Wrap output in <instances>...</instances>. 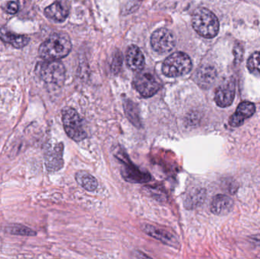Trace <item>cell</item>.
Here are the masks:
<instances>
[{"instance_id":"obj_1","label":"cell","mask_w":260,"mask_h":259,"mask_svg":"<svg viewBox=\"0 0 260 259\" xmlns=\"http://www.w3.org/2000/svg\"><path fill=\"white\" fill-rule=\"evenodd\" d=\"M72 50L70 36L64 33H54L41 44L39 56L44 60H59L66 57Z\"/></svg>"},{"instance_id":"obj_2","label":"cell","mask_w":260,"mask_h":259,"mask_svg":"<svg viewBox=\"0 0 260 259\" xmlns=\"http://www.w3.org/2000/svg\"><path fill=\"white\" fill-rule=\"evenodd\" d=\"M192 25L197 33L206 38H215L219 30L218 18L206 8H198L194 11Z\"/></svg>"},{"instance_id":"obj_3","label":"cell","mask_w":260,"mask_h":259,"mask_svg":"<svg viewBox=\"0 0 260 259\" xmlns=\"http://www.w3.org/2000/svg\"><path fill=\"white\" fill-rule=\"evenodd\" d=\"M192 68V61L189 56L183 52H176L163 62L162 72L167 77H180L188 74Z\"/></svg>"},{"instance_id":"obj_4","label":"cell","mask_w":260,"mask_h":259,"mask_svg":"<svg viewBox=\"0 0 260 259\" xmlns=\"http://www.w3.org/2000/svg\"><path fill=\"white\" fill-rule=\"evenodd\" d=\"M37 69L40 78L45 83L60 87L65 82V66L57 60H45V62L38 64Z\"/></svg>"},{"instance_id":"obj_5","label":"cell","mask_w":260,"mask_h":259,"mask_svg":"<svg viewBox=\"0 0 260 259\" xmlns=\"http://www.w3.org/2000/svg\"><path fill=\"white\" fill-rule=\"evenodd\" d=\"M62 120L66 133L73 141L79 142L87 138V133L84 129L82 119L76 109L70 107L62 109Z\"/></svg>"},{"instance_id":"obj_6","label":"cell","mask_w":260,"mask_h":259,"mask_svg":"<svg viewBox=\"0 0 260 259\" xmlns=\"http://www.w3.org/2000/svg\"><path fill=\"white\" fill-rule=\"evenodd\" d=\"M115 157L122 163L121 175L125 180L133 183H144L151 180V175L138 168L123 151L117 149Z\"/></svg>"},{"instance_id":"obj_7","label":"cell","mask_w":260,"mask_h":259,"mask_svg":"<svg viewBox=\"0 0 260 259\" xmlns=\"http://www.w3.org/2000/svg\"><path fill=\"white\" fill-rule=\"evenodd\" d=\"M133 85L143 97H152L161 88L160 79L155 74L149 71H139L135 76Z\"/></svg>"},{"instance_id":"obj_8","label":"cell","mask_w":260,"mask_h":259,"mask_svg":"<svg viewBox=\"0 0 260 259\" xmlns=\"http://www.w3.org/2000/svg\"><path fill=\"white\" fill-rule=\"evenodd\" d=\"M63 144L49 143L44 149V161L49 172H56L63 167Z\"/></svg>"},{"instance_id":"obj_9","label":"cell","mask_w":260,"mask_h":259,"mask_svg":"<svg viewBox=\"0 0 260 259\" xmlns=\"http://www.w3.org/2000/svg\"><path fill=\"white\" fill-rule=\"evenodd\" d=\"M175 44L174 33L167 28L158 29L151 36V47L158 53H169L174 48Z\"/></svg>"},{"instance_id":"obj_10","label":"cell","mask_w":260,"mask_h":259,"mask_svg":"<svg viewBox=\"0 0 260 259\" xmlns=\"http://www.w3.org/2000/svg\"><path fill=\"white\" fill-rule=\"evenodd\" d=\"M235 91L236 83L235 79L230 78L217 88L215 94V103L221 108L231 106L235 100Z\"/></svg>"},{"instance_id":"obj_11","label":"cell","mask_w":260,"mask_h":259,"mask_svg":"<svg viewBox=\"0 0 260 259\" xmlns=\"http://www.w3.org/2000/svg\"><path fill=\"white\" fill-rule=\"evenodd\" d=\"M142 229L145 234L167 246L174 248H178L180 246L177 237L166 230L151 225H142Z\"/></svg>"},{"instance_id":"obj_12","label":"cell","mask_w":260,"mask_h":259,"mask_svg":"<svg viewBox=\"0 0 260 259\" xmlns=\"http://www.w3.org/2000/svg\"><path fill=\"white\" fill-rule=\"evenodd\" d=\"M256 112L254 103L250 101H243L238 105L235 114L230 117L229 123L232 127H239L244 124L247 119L250 118Z\"/></svg>"},{"instance_id":"obj_13","label":"cell","mask_w":260,"mask_h":259,"mask_svg":"<svg viewBox=\"0 0 260 259\" xmlns=\"http://www.w3.org/2000/svg\"><path fill=\"white\" fill-rule=\"evenodd\" d=\"M234 201L232 198L224 194L215 196L211 202L210 210L217 216L227 215L234 208Z\"/></svg>"},{"instance_id":"obj_14","label":"cell","mask_w":260,"mask_h":259,"mask_svg":"<svg viewBox=\"0 0 260 259\" xmlns=\"http://www.w3.org/2000/svg\"><path fill=\"white\" fill-rule=\"evenodd\" d=\"M126 65L132 71H142L145 65V57L139 47L131 45L128 47L126 53Z\"/></svg>"},{"instance_id":"obj_15","label":"cell","mask_w":260,"mask_h":259,"mask_svg":"<svg viewBox=\"0 0 260 259\" xmlns=\"http://www.w3.org/2000/svg\"><path fill=\"white\" fill-rule=\"evenodd\" d=\"M216 78V70L209 65H203L196 71V82L200 88L203 89H208L210 88L215 82Z\"/></svg>"},{"instance_id":"obj_16","label":"cell","mask_w":260,"mask_h":259,"mask_svg":"<svg viewBox=\"0 0 260 259\" xmlns=\"http://www.w3.org/2000/svg\"><path fill=\"white\" fill-rule=\"evenodd\" d=\"M44 15L49 19L56 22H62L67 19L69 15V9L61 2L56 1L46 8Z\"/></svg>"},{"instance_id":"obj_17","label":"cell","mask_w":260,"mask_h":259,"mask_svg":"<svg viewBox=\"0 0 260 259\" xmlns=\"http://www.w3.org/2000/svg\"><path fill=\"white\" fill-rule=\"evenodd\" d=\"M0 39L3 42L11 44L17 49L23 48L27 46L30 41V38L27 35L16 34L6 29L0 30Z\"/></svg>"},{"instance_id":"obj_18","label":"cell","mask_w":260,"mask_h":259,"mask_svg":"<svg viewBox=\"0 0 260 259\" xmlns=\"http://www.w3.org/2000/svg\"><path fill=\"white\" fill-rule=\"evenodd\" d=\"M206 198V190L205 189L197 188L192 190L185 198V208L188 210L196 209L204 203Z\"/></svg>"},{"instance_id":"obj_19","label":"cell","mask_w":260,"mask_h":259,"mask_svg":"<svg viewBox=\"0 0 260 259\" xmlns=\"http://www.w3.org/2000/svg\"><path fill=\"white\" fill-rule=\"evenodd\" d=\"M123 109L128 120L136 128L142 127L140 114L137 105L129 99L123 100Z\"/></svg>"},{"instance_id":"obj_20","label":"cell","mask_w":260,"mask_h":259,"mask_svg":"<svg viewBox=\"0 0 260 259\" xmlns=\"http://www.w3.org/2000/svg\"><path fill=\"white\" fill-rule=\"evenodd\" d=\"M75 178H76L78 183L87 191L94 192L97 190L98 186H99L97 179L88 172L85 171V170H80L76 173Z\"/></svg>"},{"instance_id":"obj_21","label":"cell","mask_w":260,"mask_h":259,"mask_svg":"<svg viewBox=\"0 0 260 259\" xmlns=\"http://www.w3.org/2000/svg\"><path fill=\"white\" fill-rule=\"evenodd\" d=\"M6 231L12 235L24 236V237H35L37 235V232L35 231L21 225H10L6 228Z\"/></svg>"},{"instance_id":"obj_22","label":"cell","mask_w":260,"mask_h":259,"mask_svg":"<svg viewBox=\"0 0 260 259\" xmlns=\"http://www.w3.org/2000/svg\"><path fill=\"white\" fill-rule=\"evenodd\" d=\"M247 68L251 73L258 71L260 74V52H255L247 61Z\"/></svg>"},{"instance_id":"obj_23","label":"cell","mask_w":260,"mask_h":259,"mask_svg":"<svg viewBox=\"0 0 260 259\" xmlns=\"http://www.w3.org/2000/svg\"><path fill=\"white\" fill-rule=\"evenodd\" d=\"M122 65H123V56H122V53L117 50L113 55L111 63V71L114 74H118L121 70Z\"/></svg>"},{"instance_id":"obj_24","label":"cell","mask_w":260,"mask_h":259,"mask_svg":"<svg viewBox=\"0 0 260 259\" xmlns=\"http://www.w3.org/2000/svg\"><path fill=\"white\" fill-rule=\"evenodd\" d=\"M19 10V6H18L17 2H9L6 4V11L7 13L11 14V15H15Z\"/></svg>"},{"instance_id":"obj_25","label":"cell","mask_w":260,"mask_h":259,"mask_svg":"<svg viewBox=\"0 0 260 259\" xmlns=\"http://www.w3.org/2000/svg\"><path fill=\"white\" fill-rule=\"evenodd\" d=\"M251 238H253V240H254L255 242H256V243H260V235L253 236V237H252Z\"/></svg>"}]
</instances>
